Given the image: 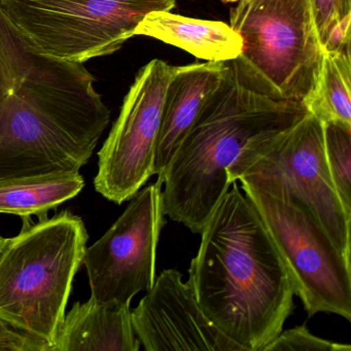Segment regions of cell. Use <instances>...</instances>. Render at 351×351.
Wrapping results in <instances>:
<instances>
[{
	"instance_id": "cell-5",
	"label": "cell",
	"mask_w": 351,
	"mask_h": 351,
	"mask_svg": "<svg viewBox=\"0 0 351 351\" xmlns=\"http://www.w3.org/2000/svg\"><path fill=\"white\" fill-rule=\"evenodd\" d=\"M230 20L242 40L232 60L239 77L265 95L304 104L324 56L311 0H238Z\"/></svg>"
},
{
	"instance_id": "cell-21",
	"label": "cell",
	"mask_w": 351,
	"mask_h": 351,
	"mask_svg": "<svg viewBox=\"0 0 351 351\" xmlns=\"http://www.w3.org/2000/svg\"><path fill=\"white\" fill-rule=\"evenodd\" d=\"M8 238H3V236H0V254L3 252V248H5V244H7Z\"/></svg>"
},
{
	"instance_id": "cell-17",
	"label": "cell",
	"mask_w": 351,
	"mask_h": 351,
	"mask_svg": "<svg viewBox=\"0 0 351 351\" xmlns=\"http://www.w3.org/2000/svg\"><path fill=\"white\" fill-rule=\"evenodd\" d=\"M311 5L324 53L350 50L351 0H311Z\"/></svg>"
},
{
	"instance_id": "cell-3",
	"label": "cell",
	"mask_w": 351,
	"mask_h": 351,
	"mask_svg": "<svg viewBox=\"0 0 351 351\" xmlns=\"http://www.w3.org/2000/svg\"><path fill=\"white\" fill-rule=\"evenodd\" d=\"M303 102L276 99L248 86L232 60L162 178L164 213L200 234L232 186L228 171L246 145L297 124Z\"/></svg>"
},
{
	"instance_id": "cell-14",
	"label": "cell",
	"mask_w": 351,
	"mask_h": 351,
	"mask_svg": "<svg viewBox=\"0 0 351 351\" xmlns=\"http://www.w3.org/2000/svg\"><path fill=\"white\" fill-rule=\"evenodd\" d=\"M136 36L156 38L210 62L234 60L242 50L241 38L228 24L174 15L170 11L149 13Z\"/></svg>"
},
{
	"instance_id": "cell-16",
	"label": "cell",
	"mask_w": 351,
	"mask_h": 351,
	"mask_svg": "<svg viewBox=\"0 0 351 351\" xmlns=\"http://www.w3.org/2000/svg\"><path fill=\"white\" fill-rule=\"evenodd\" d=\"M350 50L324 53L317 83L304 102L308 112L322 123L351 129Z\"/></svg>"
},
{
	"instance_id": "cell-11",
	"label": "cell",
	"mask_w": 351,
	"mask_h": 351,
	"mask_svg": "<svg viewBox=\"0 0 351 351\" xmlns=\"http://www.w3.org/2000/svg\"><path fill=\"white\" fill-rule=\"evenodd\" d=\"M131 318L147 351H243L205 315L176 269L156 277Z\"/></svg>"
},
{
	"instance_id": "cell-13",
	"label": "cell",
	"mask_w": 351,
	"mask_h": 351,
	"mask_svg": "<svg viewBox=\"0 0 351 351\" xmlns=\"http://www.w3.org/2000/svg\"><path fill=\"white\" fill-rule=\"evenodd\" d=\"M130 304L77 302L65 313L52 351H138Z\"/></svg>"
},
{
	"instance_id": "cell-9",
	"label": "cell",
	"mask_w": 351,
	"mask_h": 351,
	"mask_svg": "<svg viewBox=\"0 0 351 351\" xmlns=\"http://www.w3.org/2000/svg\"><path fill=\"white\" fill-rule=\"evenodd\" d=\"M173 69L154 59L138 71L98 153L94 186L112 202L130 200L154 176L164 98Z\"/></svg>"
},
{
	"instance_id": "cell-20",
	"label": "cell",
	"mask_w": 351,
	"mask_h": 351,
	"mask_svg": "<svg viewBox=\"0 0 351 351\" xmlns=\"http://www.w3.org/2000/svg\"><path fill=\"white\" fill-rule=\"evenodd\" d=\"M0 351H52L46 341L0 317Z\"/></svg>"
},
{
	"instance_id": "cell-10",
	"label": "cell",
	"mask_w": 351,
	"mask_h": 351,
	"mask_svg": "<svg viewBox=\"0 0 351 351\" xmlns=\"http://www.w3.org/2000/svg\"><path fill=\"white\" fill-rule=\"evenodd\" d=\"M123 215L91 247L82 264L87 269L91 297L99 302L131 304L156 279L160 234L165 226L162 186L141 188Z\"/></svg>"
},
{
	"instance_id": "cell-15",
	"label": "cell",
	"mask_w": 351,
	"mask_h": 351,
	"mask_svg": "<svg viewBox=\"0 0 351 351\" xmlns=\"http://www.w3.org/2000/svg\"><path fill=\"white\" fill-rule=\"evenodd\" d=\"M84 186L85 180L75 170L0 176V213L40 217L75 198Z\"/></svg>"
},
{
	"instance_id": "cell-7",
	"label": "cell",
	"mask_w": 351,
	"mask_h": 351,
	"mask_svg": "<svg viewBox=\"0 0 351 351\" xmlns=\"http://www.w3.org/2000/svg\"><path fill=\"white\" fill-rule=\"evenodd\" d=\"M171 0H0L18 29L45 54L73 63L108 56Z\"/></svg>"
},
{
	"instance_id": "cell-18",
	"label": "cell",
	"mask_w": 351,
	"mask_h": 351,
	"mask_svg": "<svg viewBox=\"0 0 351 351\" xmlns=\"http://www.w3.org/2000/svg\"><path fill=\"white\" fill-rule=\"evenodd\" d=\"M326 162L337 192L351 213V129L324 123Z\"/></svg>"
},
{
	"instance_id": "cell-1",
	"label": "cell",
	"mask_w": 351,
	"mask_h": 351,
	"mask_svg": "<svg viewBox=\"0 0 351 351\" xmlns=\"http://www.w3.org/2000/svg\"><path fill=\"white\" fill-rule=\"evenodd\" d=\"M81 63L40 52L0 5V176L79 171L110 112Z\"/></svg>"
},
{
	"instance_id": "cell-23",
	"label": "cell",
	"mask_w": 351,
	"mask_h": 351,
	"mask_svg": "<svg viewBox=\"0 0 351 351\" xmlns=\"http://www.w3.org/2000/svg\"><path fill=\"white\" fill-rule=\"evenodd\" d=\"M171 1H174V3H176V0H171Z\"/></svg>"
},
{
	"instance_id": "cell-19",
	"label": "cell",
	"mask_w": 351,
	"mask_h": 351,
	"mask_svg": "<svg viewBox=\"0 0 351 351\" xmlns=\"http://www.w3.org/2000/svg\"><path fill=\"white\" fill-rule=\"evenodd\" d=\"M263 351H351V346L314 336L305 326L281 330Z\"/></svg>"
},
{
	"instance_id": "cell-22",
	"label": "cell",
	"mask_w": 351,
	"mask_h": 351,
	"mask_svg": "<svg viewBox=\"0 0 351 351\" xmlns=\"http://www.w3.org/2000/svg\"><path fill=\"white\" fill-rule=\"evenodd\" d=\"M223 3H236L238 0H221Z\"/></svg>"
},
{
	"instance_id": "cell-2",
	"label": "cell",
	"mask_w": 351,
	"mask_h": 351,
	"mask_svg": "<svg viewBox=\"0 0 351 351\" xmlns=\"http://www.w3.org/2000/svg\"><path fill=\"white\" fill-rule=\"evenodd\" d=\"M233 184L203 227L186 282L221 332L243 351H263L293 314L295 291L264 221Z\"/></svg>"
},
{
	"instance_id": "cell-8",
	"label": "cell",
	"mask_w": 351,
	"mask_h": 351,
	"mask_svg": "<svg viewBox=\"0 0 351 351\" xmlns=\"http://www.w3.org/2000/svg\"><path fill=\"white\" fill-rule=\"evenodd\" d=\"M291 275L308 315L334 313L351 322V264L297 198L241 182Z\"/></svg>"
},
{
	"instance_id": "cell-12",
	"label": "cell",
	"mask_w": 351,
	"mask_h": 351,
	"mask_svg": "<svg viewBox=\"0 0 351 351\" xmlns=\"http://www.w3.org/2000/svg\"><path fill=\"white\" fill-rule=\"evenodd\" d=\"M225 62L174 66L164 98L161 127L156 149L154 176L158 184L201 108L219 83Z\"/></svg>"
},
{
	"instance_id": "cell-6",
	"label": "cell",
	"mask_w": 351,
	"mask_h": 351,
	"mask_svg": "<svg viewBox=\"0 0 351 351\" xmlns=\"http://www.w3.org/2000/svg\"><path fill=\"white\" fill-rule=\"evenodd\" d=\"M260 190H280L305 205L345 258L351 261V213L332 182L324 149V123L308 114L287 130L244 147L228 171Z\"/></svg>"
},
{
	"instance_id": "cell-4",
	"label": "cell",
	"mask_w": 351,
	"mask_h": 351,
	"mask_svg": "<svg viewBox=\"0 0 351 351\" xmlns=\"http://www.w3.org/2000/svg\"><path fill=\"white\" fill-rule=\"evenodd\" d=\"M23 223L0 254V317L53 348L89 236L69 210Z\"/></svg>"
}]
</instances>
